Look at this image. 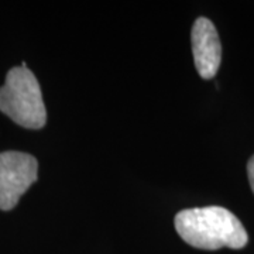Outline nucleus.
<instances>
[{
    "instance_id": "nucleus-1",
    "label": "nucleus",
    "mask_w": 254,
    "mask_h": 254,
    "mask_svg": "<svg viewBox=\"0 0 254 254\" xmlns=\"http://www.w3.org/2000/svg\"><path fill=\"white\" fill-rule=\"evenodd\" d=\"M175 229L185 243L202 250L242 249L249 242L242 222L222 206L181 210L175 216Z\"/></svg>"
},
{
    "instance_id": "nucleus-2",
    "label": "nucleus",
    "mask_w": 254,
    "mask_h": 254,
    "mask_svg": "<svg viewBox=\"0 0 254 254\" xmlns=\"http://www.w3.org/2000/svg\"><path fill=\"white\" fill-rule=\"evenodd\" d=\"M0 110L26 128H41L47 123V110L40 83L27 66H14L0 88Z\"/></svg>"
},
{
    "instance_id": "nucleus-3",
    "label": "nucleus",
    "mask_w": 254,
    "mask_h": 254,
    "mask_svg": "<svg viewBox=\"0 0 254 254\" xmlns=\"http://www.w3.org/2000/svg\"><path fill=\"white\" fill-rule=\"evenodd\" d=\"M38 163L20 151L0 153V209L11 210L21 195L37 181Z\"/></svg>"
},
{
    "instance_id": "nucleus-4",
    "label": "nucleus",
    "mask_w": 254,
    "mask_h": 254,
    "mask_svg": "<svg viewBox=\"0 0 254 254\" xmlns=\"http://www.w3.org/2000/svg\"><path fill=\"white\" fill-rule=\"evenodd\" d=\"M192 53L195 66L203 79H212L222 61V46L218 30L206 17L196 18L192 27Z\"/></svg>"
},
{
    "instance_id": "nucleus-5",
    "label": "nucleus",
    "mask_w": 254,
    "mask_h": 254,
    "mask_svg": "<svg viewBox=\"0 0 254 254\" xmlns=\"http://www.w3.org/2000/svg\"><path fill=\"white\" fill-rule=\"evenodd\" d=\"M247 174H249V181H250V185H252V190L254 192V155L247 164Z\"/></svg>"
}]
</instances>
